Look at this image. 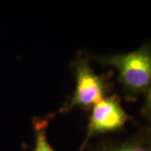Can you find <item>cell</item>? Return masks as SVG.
Returning <instances> with one entry per match:
<instances>
[{
  "mask_svg": "<svg viewBox=\"0 0 151 151\" xmlns=\"http://www.w3.org/2000/svg\"><path fill=\"white\" fill-rule=\"evenodd\" d=\"M76 90L70 102L64 108L69 111L74 107L88 108L104 98L108 83L101 76L97 75L90 66L87 58L81 56L76 60Z\"/></svg>",
  "mask_w": 151,
  "mask_h": 151,
  "instance_id": "7a4b0ae2",
  "label": "cell"
},
{
  "mask_svg": "<svg viewBox=\"0 0 151 151\" xmlns=\"http://www.w3.org/2000/svg\"><path fill=\"white\" fill-rule=\"evenodd\" d=\"M128 119L129 116L121 107L117 97L103 98L92 106L86 141L83 146L86 145L92 136L120 129Z\"/></svg>",
  "mask_w": 151,
  "mask_h": 151,
  "instance_id": "3957f363",
  "label": "cell"
},
{
  "mask_svg": "<svg viewBox=\"0 0 151 151\" xmlns=\"http://www.w3.org/2000/svg\"><path fill=\"white\" fill-rule=\"evenodd\" d=\"M104 65L119 71L124 92L129 100L146 93L151 86V40L133 52L103 55L98 58Z\"/></svg>",
  "mask_w": 151,
  "mask_h": 151,
  "instance_id": "6da1fadb",
  "label": "cell"
},
{
  "mask_svg": "<svg viewBox=\"0 0 151 151\" xmlns=\"http://www.w3.org/2000/svg\"><path fill=\"white\" fill-rule=\"evenodd\" d=\"M145 94L146 100L145 108H144V113L151 124V86Z\"/></svg>",
  "mask_w": 151,
  "mask_h": 151,
  "instance_id": "8992f818",
  "label": "cell"
},
{
  "mask_svg": "<svg viewBox=\"0 0 151 151\" xmlns=\"http://www.w3.org/2000/svg\"><path fill=\"white\" fill-rule=\"evenodd\" d=\"M140 134L145 137V139L146 140H148L150 143L151 145V126L149 127V128H147L144 131L140 132Z\"/></svg>",
  "mask_w": 151,
  "mask_h": 151,
  "instance_id": "52a82bcc",
  "label": "cell"
},
{
  "mask_svg": "<svg viewBox=\"0 0 151 151\" xmlns=\"http://www.w3.org/2000/svg\"><path fill=\"white\" fill-rule=\"evenodd\" d=\"M47 120L42 119L35 122V146L34 151H55L49 144L45 134Z\"/></svg>",
  "mask_w": 151,
  "mask_h": 151,
  "instance_id": "5b68a950",
  "label": "cell"
},
{
  "mask_svg": "<svg viewBox=\"0 0 151 151\" xmlns=\"http://www.w3.org/2000/svg\"><path fill=\"white\" fill-rule=\"evenodd\" d=\"M92 151H151V145L140 133L124 141H106Z\"/></svg>",
  "mask_w": 151,
  "mask_h": 151,
  "instance_id": "277c9868",
  "label": "cell"
}]
</instances>
